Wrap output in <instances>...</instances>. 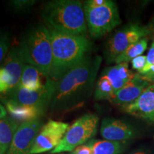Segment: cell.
Returning a JSON list of instances; mask_svg holds the SVG:
<instances>
[{
  "label": "cell",
  "instance_id": "30",
  "mask_svg": "<svg viewBox=\"0 0 154 154\" xmlns=\"http://www.w3.org/2000/svg\"><path fill=\"white\" fill-rule=\"evenodd\" d=\"M6 116H7V111L3 107V106L0 103V119H5Z\"/></svg>",
  "mask_w": 154,
  "mask_h": 154
},
{
  "label": "cell",
  "instance_id": "16",
  "mask_svg": "<svg viewBox=\"0 0 154 154\" xmlns=\"http://www.w3.org/2000/svg\"><path fill=\"white\" fill-rule=\"evenodd\" d=\"M7 111L15 121L26 122V121L38 119L42 113L36 107L24 106L17 103L12 100L7 99L6 101Z\"/></svg>",
  "mask_w": 154,
  "mask_h": 154
},
{
  "label": "cell",
  "instance_id": "28",
  "mask_svg": "<svg viewBox=\"0 0 154 154\" xmlns=\"http://www.w3.org/2000/svg\"><path fill=\"white\" fill-rule=\"evenodd\" d=\"M14 7H17L18 9H22V8H26V7H29V6L32 5L34 4V1H15L14 2Z\"/></svg>",
  "mask_w": 154,
  "mask_h": 154
},
{
  "label": "cell",
  "instance_id": "8",
  "mask_svg": "<svg viewBox=\"0 0 154 154\" xmlns=\"http://www.w3.org/2000/svg\"><path fill=\"white\" fill-rule=\"evenodd\" d=\"M55 86V83L49 79L40 89L32 91L17 85L7 94H8V99L19 104L36 107L44 114L51 105Z\"/></svg>",
  "mask_w": 154,
  "mask_h": 154
},
{
  "label": "cell",
  "instance_id": "18",
  "mask_svg": "<svg viewBox=\"0 0 154 154\" xmlns=\"http://www.w3.org/2000/svg\"><path fill=\"white\" fill-rule=\"evenodd\" d=\"M19 126L12 118L0 119V154H5L8 150Z\"/></svg>",
  "mask_w": 154,
  "mask_h": 154
},
{
  "label": "cell",
  "instance_id": "32",
  "mask_svg": "<svg viewBox=\"0 0 154 154\" xmlns=\"http://www.w3.org/2000/svg\"><path fill=\"white\" fill-rule=\"evenodd\" d=\"M153 39H154V35L153 36Z\"/></svg>",
  "mask_w": 154,
  "mask_h": 154
},
{
  "label": "cell",
  "instance_id": "23",
  "mask_svg": "<svg viewBox=\"0 0 154 154\" xmlns=\"http://www.w3.org/2000/svg\"><path fill=\"white\" fill-rule=\"evenodd\" d=\"M9 37L7 34H0V63L7 54L9 48Z\"/></svg>",
  "mask_w": 154,
  "mask_h": 154
},
{
  "label": "cell",
  "instance_id": "31",
  "mask_svg": "<svg viewBox=\"0 0 154 154\" xmlns=\"http://www.w3.org/2000/svg\"><path fill=\"white\" fill-rule=\"evenodd\" d=\"M148 27L149 28V29L151 30V32H154V17L153 19L151 20V22H150V24L149 26H148Z\"/></svg>",
  "mask_w": 154,
  "mask_h": 154
},
{
  "label": "cell",
  "instance_id": "10",
  "mask_svg": "<svg viewBox=\"0 0 154 154\" xmlns=\"http://www.w3.org/2000/svg\"><path fill=\"white\" fill-rule=\"evenodd\" d=\"M41 126L42 121L39 119L23 122L19 125L5 154H31Z\"/></svg>",
  "mask_w": 154,
  "mask_h": 154
},
{
  "label": "cell",
  "instance_id": "21",
  "mask_svg": "<svg viewBox=\"0 0 154 154\" xmlns=\"http://www.w3.org/2000/svg\"><path fill=\"white\" fill-rule=\"evenodd\" d=\"M115 95L112 84L106 76H102L96 84L94 91V99L96 101L109 100L111 101Z\"/></svg>",
  "mask_w": 154,
  "mask_h": 154
},
{
  "label": "cell",
  "instance_id": "19",
  "mask_svg": "<svg viewBox=\"0 0 154 154\" xmlns=\"http://www.w3.org/2000/svg\"><path fill=\"white\" fill-rule=\"evenodd\" d=\"M92 154H121L127 148L126 141H111V140H94L90 141Z\"/></svg>",
  "mask_w": 154,
  "mask_h": 154
},
{
  "label": "cell",
  "instance_id": "2",
  "mask_svg": "<svg viewBox=\"0 0 154 154\" xmlns=\"http://www.w3.org/2000/svg\"><path fill=\"white\" fill-rule=\"evenodd\" d=\"M52 61L49 79L55 84L88 54L92 44L84 36H76L49 30Z\"/></svg>",
  "mask_w": 154,
  "mask_h": 154
},
{
  "label": "cell",
  "instance_id": "12",
  "mask_svg": "<svg viewBox=\"0 0 154 154\" xmlns=\"http://www.w3.org/2000/svg\"><path fill=\"white\" fill-rule=\"evenodd\" d=\"M102 137L111 141H126L138 137L139 131L132 124L120 119L106 118L101 126Z\"/></svg>",
  "mask_w": 154,
  "mask_h": 154
},
{
  "label": "cell",
  "instance_id": "17",
  "mask_svg": "<svg viewBox=\"0 0 154 154\" xmlns=\"http://www.w3.org/2000/svg\"><path fill=\"white\" fill-rule=\"evenodd\" d=\"M43 78L49 79L44 76L37 67L24 63L22 77L18 85L26 89L35 91L42 88L46 84H43L42 82Z\"/></svg>",
  "mask_w": 154,
  "mask_h": 154
},
{
  "label": "cell",
  "instance_id": "6",
  "mask_svg": "<svg viewBox=\"0 0 154 154\" xmlns=\"http://www.w3.org/2000/svg\"><path fill=\"white\" fill-rule=\"evenodd\" d=\"M99 117L93 113H86L69 127L62 140L51 153L72 151L78 146L91 139L97 133Z\"/></svg>",
  "mask_w": 154,
  "mask_h": 154
},
{
  "label": "cell",
  "instance_id": "4",
  "mask_svg": "<svg viewBox=\"0 0 154 154\" xmlns=\"http://www.w3.org/2000/svg\"><path fill=\"white\" fill-rule=\"evenodd\" d=\"M13 49L23 63L37 67L44 76L49 79L52 49L51 36L47 26L38 25L31 29Z\"/></svg>",
  "mask_w": 154,
  "mask_h": 154
},
{
  "label": "cell",
  "instance_id": "25",
  "mask_svg": "<svg viewBox=\"0 0 154 154\" xmlns=\"http://www.w3.org/2000/svg\"><path fill=\"white\" fill-rule=\"evenodd\" d=\"M70 154H92V148L90 142L85 145H82L73 150Z\"/></svg>",
  "mask_w": 154,
  "mask_h": 154
},
{
  "label": "cell",
  "instance_id": "27",
  "mask_svg": "<svg viewBox=\"0 0 154 154\" xmlns=\"http://www.w3.org/2000/svg\"><path fill=\"white\" fill-rule=\"evenodd\" d=\"M108 0H89L86 1L85 5L91 7H99L107 3Z\"/></svg>",
  "mask_w": 154,
  "mask_h": 154
},
{
  "label": "cell",
  "instance_id": "20",
  "mask_svg": "<svg viewBox=\"0 0 154 154\" xmlns=\"http://www.w3.org/2000/svg\"><path fill=\"white\" fill-rule=\"evenodd\" d=\"M148 47V38L144 37L136 42L124 51L121 54L115 59L114 63L119 64L121 63H128L131 61L134 58L140 55H143L144 51Z\"/></svg>",
  "mask_w": 154,
  "mask_h": 154
},
{
  "label": "cell",
  "instance_id": "9",
  "mask_svg": "<svg viewBox=\"0 0 154 154\" xmlns=\"http://www.w3.org/2000/svg\"><path fill=\"white\" fill-rule=\"evenodd\" d=\"M69 124L54 120H49L42 126L36 136L31 154H37L55 149L62 140Z\"/></svg>",
  "mask_w": 154,
  "mask_h": 154
},
{
  "label": "cell",
  "instance_id": "13",
  "mask_svg": "<svg viewBox=\"0 0 154 154\" xmlns=\"http://www.w3.org/2000/svg\"><path fill=\"white\" fill-rule=\"evenodd\" d=\"M121 109L128 114L154 124V84L146 88L136 101Z\"/></svg>",
  "mask_w": 154,
  "mask_h": 154
},
{
  "label": "cell",
  "instance_id": "7",
  "mask_svg": "<svg viewBox=\"0 0 154 154\" xmlns=\"http://www.w3.org/2000/svg\"><path fill=\"white\" fill-rule=\"evenodd\" d=\"M151 30L148 26L138 24H130L116 31L107 42L104 56L109 63H113L115 59L128 49L131 45L146 37Z\"/></svg>",
  "mask_w": 154,
  "mask_h": 154
},
{
  "label": "cell",
  "instance_id": "26",
  "mask_svg": "<svg viewBox=\"0 0 154 154\" xmlns=\"http://www.w3.org/2000/svg\"><path fill=\"white\" fill-rule=\"evenodd\" d=\"M146 57H147V63H146L147 64H154V39H153Z\"/></svg>",
  "mask_w": 154,
  "mask_h": 154
},
{
  "label": "cell",
  "instance_id": "1",
  "mask_svg": "<svg viewBox=\"0 0 154 154\" xmlns=\"http://www.w3.org/2000/svg\"><path fill=\"white\" fill-rule=\"evenodd\" d=\"M101 61L99 56L88 54L56 84L50 105L52 112H66L85 103L91 94Z\"/></svg>",
  "mask_w": 154,
  "mask_h": 154
},
{
  "label": "cell",
  "instance_id": "3",
  "mask_svg": "<svg viewBox=\"0 0 154 154\" xmlns=\"http://www.w3.org/2000/svg\"><path fill=\"white\" fill-rule=\"evenodd\" d=\"M48 29L76 36H86L87 25L82 4L76 0L49 2L42 10Z\"/></svg>",
  "mask_w": 154,
  "mask_h": 154
},
{
  "label": "cell",
  "instance_id": "15",
  "mask_svg": "<svg viewBox=\"0 0 154 154\" xmlns=\"http://www.w3.org/2000/svg\"><path fill=\"white\" fill-rule=\"evenodd\" d=\"M135 74L131 72L128 63H121L116 66L107 67L103 72V76H106L110 81L115 93L129 83L134 79Z\"/></svg>",
  "mask_w": 154,
  "mask_h": 154
},
{
  "label": "cell",
  "instance_id": "22",
  "mask_svg": "<svg viewBox=\"0 0 154 154\" xmlns=\"http://www.w3.org/2000/svg\"><path fill=\"white\" fill-rule=\"evenodd\" d=\"M138 74L143 80L151 84H154V64L146 63L144 68L138 72Z\"/></svg>",
  "mask_w": 154,
  "mask_h": 154
},
{
  "label": "cell",
  "instance_id": "24",
  "mask_svg": "<svg viewBox=\"0 0 154 154\" xmlns=\"http://www.w3.org/2000/svg\"><path fill=\"white\" fill-rule=\"evenodd\" d=\"M131 62L133 69L138 72L142 70L146 66V63H147V57H146V55H140L134 58Z\"/></svg>",
  "mask_w": 154,
  "mask_h": 154
},
{
  "label": "cell",
  "instance_id": "5",
  "mask_svg": "<svg viewBox=\"0 0 154 154\" xmlns=\"http://www.w3.org/2000/svg\"><path fill=\"white\" fill-rule=\"evenodd\" d=\"M84 9L88 31L94 38H101L121 24L115 2L108 0L106 5L99 7L85 5Z\"/></svg>",
  "mask_w": 154,
  "mask_h": 154
},
{
  "label": "cell",
  "instance_id": "14",
  "mask_svg": "<svg viewBox=\"0 0 154 154\" xmlns=\"http://www.w3.org/2000/svg\"><path fill=\"white\" fill-rule=\"evenodd\" d=\"M151 84L143 80L140 75L136 73L134 79L129 83L116 91L111 102L120 106L121 108L126 106L136 101L146 88Z\"/></svg>",
  "mask_w": 154,
  "mask_h": 154
},
{
  "label": "cell",
  "instance_id": "29",
  "mask_svg": "<svg viewBox=\"0 0 154 154\" xmlns=\"http://www.w3.org/2000/svg\"><path fill=\"white\" fill-rule=\"evenodd\" d=\"M129 154H151V151H149L148 149H140L136 150V151H135L134 152H132V153H131Z\"/></svg>",
  "mask_w": 154,
  "mask_h": 154
},
{
  "label": "cell",
  "instance_id": "11",
  "mask_svg": "<svg viewBox=\"0 0 154 154\" xmlns=\"http://www.w3.org/2000/svg\"><path fill=\"white\" fill-rule=\"evenodd\" d=\"M24 65L12 48L0 68V93H8L18 85Z\"/></svg>",
  "mask_w": 154,
  "mask_h": 154
}]
</instances>
